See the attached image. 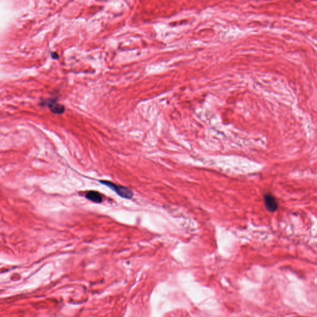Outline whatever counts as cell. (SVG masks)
<instances>
[{"instance_id":"1","label":"cell","mask_w":317,"mask_h":317,"mask_svg":"<svg viewBox=\"0 0 317 317\" xmlns=\"http://www.w3.org/2000/svg\"><path fill=\"white\" fill-rule=\"evenodd\" d=\"M99 182L101 184L104 185L106 187L110 188L111 190L115 191L118 195H119L120 197L123 198L130 199L133 196V191L126 187L117 185L108 180H99Z\"/></svg>"},{"instance_id":"2","label":"cell","mask_w":317,"mask_h":317,"mask_svg":"<svg viewBox=\"0 0 317 317\" xmlns=\"http://www.w3.org/2000/svg\"><path fill=\"white\" fill-rule=\"evenodd\" d=\"M264 203L266 208L269 212L276 211L278 207V204L276 199L271 194H265L264 195Z\"/></svg>"},{"instance_id":"3","label":"cell","mask_w":317,"mask_h":317,"mask_svg":"<svg viewBox=\"0 0 317 317\" xmlns=\"http://www.w3.org/2000/svg\"><path fill=\"white\" fill-rule=\"evenodd\" d=\"M49 108L51 112L55 114H62L64 112L65 107L61 104H59L57 102L56 100H51L50 99L46 104Z\"/></svg>"},{"instance_id":"4","label":"cell","mask_w":317,"mask_h":317,"mask_svg":"<svg viewBox=\"0 0 317 317\" xmlns=\"http://www.w3.org/2000/svg\"><path fill=\"white\" fill-rule=\"evenodd\" d=\"M85 197L88 200L96 203H101L103 201L102 194L97 191H89L85 194Z\"/></svg>"},{"instance_id":"5","label":"cell","mask_w":317,"mask_h":317,"mask_svg":"<svg viewBox=\"0 0 317 317\" xmlns=\"http://www.w3.org/2000/svg\"><path fill=\"white\" fill-rule=\"evenodd\" d=\"M51 57H52V58L53 59H55V60H57L59 58V56H58V54L56 53V52H54L51 53Z\"/></svg>"}]
</instances>
